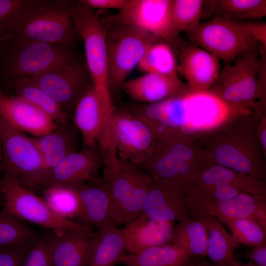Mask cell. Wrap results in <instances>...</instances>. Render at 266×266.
Here are the masks:
<instances>
[{"label":"cell","instance_id":"6da1fadb","mask_svg":"<svg viewBox=\"0 0 266 266\" xmlns=\"http://www.w3.org/2000/svg\"><path fill=\"white\" fill-rule=\"evenodd\" d=\"M77 63L71 46L9 38L0 58V80L32 77Z\"/></svg>","mask_w":266,"mask_h":266},{"label":"cell","instance_id":"7a4b0ae2","mask_svg":"<svg viewBox=\"0 0 266 266\" xmlns=\"http://www.w3.org/2000/svg\"><path fill=\"white\" fill-rule=\"evenodd\" d=\"M102 168V179L111 197L110 220L126 226L142 214L153 180L143 169L120 158Z\"/></svg>","mask_w":266,"mask_h":266},{"label":"cell","instance_id":"3957f363","mask_svg":"<svg viewBox=\"0 0 266 266\" xmlns=\"http://www.w3.org/2000/svg\"><path fill=\"white\" fill-rule=\"evenodd\" d=\"M74 3L68 0H42L22 16L10 38L72 47L78 36L71 16Z\"/></svg>","mask_w":266,"mask_h":266},{"label":"cell","instance_id":"277c9868","mask_svg":"<svg viewBox=\"0 0 266 266\" xmlns=\"http://www.w3.org/2000/svg\"><path fill=\"white\" fill-rule=\"evenodd\" d=\"M101 20L106 29L109 87L110 90H119L150 45L161 38L134 26L108 17L105 21Z\"/></svg>","mask_w":266,"mask_h":266},{"label":"cell","instance_id":"5b68a950","mask_svg":"<svg viewBox=\"0 0 266 266\" xmlns=\"http://www.w3.org/2000/svg\"><path fill=\"white\" fill-rule=\"evenodd\" d=\"M161 142L148 125L127 108L114 109L97 144L100 149L113 148L120 159L139 166Z\"/></svg>","mask_w":266,"mask_h":266},{"label":"cell","instance_id":"8992f818","mask_svg":"<svg viewBox=\"0 0 266 266\" xmlns=\"http://www.w3.org/2000/svg\"><path fill=\"white\" fill-rule=\"evenodd\" d=\"M0 189L3 196L0 210L3 213L51 229L57 236L70 231H94L90 226L56 214L43 198L23 187L15 177L2 174Z\"/></svg>","mask_w":266,"mask_h":266},{"label":"cell","instance_id":"52a82bcc","mask_svg":"<svg viewBox=\"0 0 266 266\" xmlns=\"http://www.w3.org/2000/svg\"><path fill=\"white\" fill-rule=\"evenodd\" d=\"M190 41L218 59L234 62L250 52L265 53L252 38L243 22L211 19L187 33Z\"/></svg>","mask_w":266,"mask_h":266},{"label":"cell","instance_id":"ba28073f","mask_svg":"<svg viewBox=\"0 0 266 266\" xmlns=\"http://www.w3.org/2000/svg\"><path fill=\"white\" fill-rule=\"evenodd\" d=\"M71 16L76 34L84 42L86 65L92 83L101 93L111 97L105 26L94 9L78 2L71 8Z\"/></svg>","mask_w":266,"mask_h":266},{"label":"cell","instance_id":"9c48e42d","mask_svg":"<svg viewBox=\"0 0 266 266\" xmlns=\"http://www.w3.org/2000/svg\"><path fill=\"white\" fill-rule=\"evenodd\" d=\"M2 174L18 179L31 190L42 167V160L34 138L15 129L0 116Z\"/></svg>","mask_w":266,"mask_h":266},{"label":"cell","instance_id":"30bf717a","mask_svg":"<svg viewBox=\"0 0 266 266\" xmlns=\"http://www.w3.org/2000/svg\"><path fill=\"white\" fill-rule=\"evenodd\" d=\"M183 123L181 133H193L215 127L221 120L249 112L247 107L229 103L209 90L188 89L177 95Z\"/></svg>","mask_w":266,"mask_h":266},{"label":"cell","instance_id":"8fae6325","mask_svg":"<svg viewBox=\"0 0 266 266\" xmlns=\"http://www.w3.org/2000/svg\"><path fill=\"white\" fill-rule=\"evenodd\" d=\"M259 53H247L233 65L225 66L208 90L229 103L248 108L258 93L260 71L266 57L263 54L259 58Z\"/></svg>","mask_w":266,"mask_h":266},{"label":"cell","instance_id":"7c38bea8","mask_svg":"<svg viewBox=\"0 0 266 266\" xmlns=\"http://www.w3.org/2000/svg\"><path fill=\"white\" fill-rule=\"evenodd\" d=\"M171 0H127L111 20L139 28L167 42L178 55L187 44L174 33L171 16Z\"/></svg>","mask_w":266,"mask_h":266},{"label":"cell","instance_id":"4fadbf2b","mask_svg":"<svg viewBox=\"0 0 266 266\" xmlns=\"http://www.w3.org/2000/svg\"><path fill=\"white\" fill-rule=\"evenodd\" d=\"M29 78L59 104L71 121L77 102L92 83L86 64L80 63Z\"/></svg>","mask_w":266,"mask_h":266},{"label":"cell","instance_id":"5bb4252c","mask_svg":"<svg viewBox=\"0 0 266 266\" xmlns=\"http://www.w3.org/2000/svg\"><path fill=\"white\" fill-rule=\"evenodd\" d=\"M104 159L99 145L82 146L66 156L42 177L37 189L55 186H71L97 176Z\"/></svg>","mask_w":266,"mask_h":266},{"label":"cell","instance_id":"9a60e30c","mask_svg":"<svg viewBox=\"0 0 266 266\" xmlns=\"http://www.w3.org/2000/svg\"><path fill=\"white\" fill-rule=\"evenodd\" d=\"M115 108L111 97L104 95L91 83L75 106L72 121L79 131L82 146L97 143Z\"/></svg>","mask_w":266,"mask_h":266},{"label":"cell","instance_id":"2e32d148","mask_svg":"<svg viewBox=\"0 0 266 266\" xmlns=\"http://www.w3.org/2000/svg\"><path fill=\"white\" fill-rule=\"evenodd\" d=\"M190 184L153 180L142 213L151 219L172 223L190 218L187 195Z\"/></svg>","mask_w":266,"mask_h":266},{"label":"cell","instance_id":"e0dca14e","mask_svg":"<svg viewBox=\"0 0 266 266\" xmlns=\"http://www.w3.org/2000/svg\"><path fill=\"white\" fill-rule=\"evenodd\" d=\"M266 202V196L241 193L225 200L214 201L198 194L191 184L187 203L190 217L213 216L222 222L238 218H252L257 208Z\"/></svg>","mask_w":266,"mask_h":266},{"label":"cell","instance_id":"ac0fdd59","mask_svg":"<svg viewBox=\"0 0 266 266\" xmlns=\"http://www.w3.org/2000/svg\"><path fill=\"white\" fill-rule=\"evenodd\" d=\"M0 116L15 129L36 137L52 131L58 124L36 106L0 89Z\"/></svg>","mask_w":266,"mask_h":266},{"label":"cell","instance_id":"d6986e66","mask_svg":"<svg viewBox=\"0 0 266 266\" xmlns=\"http://www.w3.org/2000/svg\"><path fill=\"white\" fill-rule=\"evenodd\" d=\"M40 151L42 167L32 190L37 189L45 174L67 155L78 150L82 142L80 133L71 120L58 124L52 131L34 137Z\"/></svg>","mask_w":266,"mask_h":266},{"label":"cell","instance_id":"ffe728a7","mask_svg":"<svg viewBox=\"0 0 266 266\" xmlns=\"http://www.w3.org/2000/svg\"><path fill=\"white\" fill-rule=\"evenodd\" d=\"M177 56L178 71L186 78L188 89L208 90L219 74V59L194 44L184 46Z\"/></svg>","mask_w":266,"mask_h":266},{"label":"cell","instance_id":"44dd1931","mask_svg":"<svg viewBox=\"0 0 266 266\" xmlns=\"http://www.w3.org/2000/svg\"><path fill=\"white\" fill-rule=\"evenodd\" d=\"M68 187L78 198L80 210L77 218L82 224L100 230L111 222V194L102 179L97 176L87 182Z\"/></svg>","mask_w":266,"mask_h":266},{"label":"cell","instance_id":"7402d4cb","mask_svg":"<svg viewBox=\"0 0 266 266\" xmlns=\"http://www.w3.org/2000/svg\"><path fill=\"white\" fill-rule=\"evenodd\" d=\"M139 104H152L177 96L188 88L179 77L156 73H146L126 81L122 87Z\"/></svg>","mask_w":266,"mask_h":266},{"label":"cell","instance_id":"603a6c76","mask_svg":"<svg viewBox=\"0 0 266 266\" xmlns=\"http://www.w3.org/2000/svg\"><path fill=\"white\" fill-rule=\"evenodd\" d=\"M191 184L198 189L226 185L242 193L252 195L266 194L264 181L251 178L215 163L198 165Z\"/></svg>","mask_w":266,"mask_h":266},{"label":"cell","instance_id":"cb8c5ba5","mask_svg":"<svg viewBox=\"0 0 266 266\" xmlns=\"http://www.w3.org/2000/svg\"><path fill=\"white\" fill-rule=\"evenodd\" d=\"M172 224L151 219L142 213L120 230L125 249L134 254L150 247L166 244L171 241Z\"/></svg>","mask_w":266,"mask_h":266},{"label":"cell","instance_id":"d4e9b609","mask_svg":"<svg viewBox=\"0 0 266 266\" xmlns=\"http://www.w3.org/2000/svg\"><path fill=\"white\" fill-rule=\"evenodd\" d=\"M98 233L70 231L53 236L51 266H86Z\"/></svg>","mask_w":266,"mask_h":266},{"label":"cell","instance_id":"484cf974","mask_svg":"<svg viewBox=\"0 0 266 266\" xmlns=\"http://www.w3.org/2000/svg\"><path fill=\"white\" fill-rule=\"evenodd\" d=\"M197 163L182 161L161 142L154 153L139 167L156 181L190 184Z\"/></svg>","mask_w":266,"mask_h":266},{"label":"cell","instance_id":"4316f807","mask_svg":"<svg viewBox=\"0 0 266 266\" xmlns=\"http://www.w3.org/2000/svg\"><path fill=\"white\" fill-rule=\"evenodd\" d=\"M201 222L207 232L206 256L216 266H238L234 258L239 243L213 216L195 218Z\"/></svg>","mask_w":266,"mask_h":266},{"label":"cell","instance_id":"83f0119b","mask_svg":"<svg viewBox=\"0 0 266 266\" xmlns=\"http://www.w3.org/2000/svg\"><path fill=\"white\" fill-rule=\"evenodd\" d=\"M266 16L265 0H205L202 18L243 22Z\"/></svg>","mask_w":266,"mask_h":266},{"label":"cell","instance_id":"f1b7e54d","mask_svg":"<svg viewBox=\"0 0 266 266\" xmlns=\"http://www.w3.org/2000/svg\"><path fill=\"white\" fill-rule=\"evenodd\" d=\"M12 95L19 97L36 106L58 124L69 121L59 104L29 77L16 78L4 83Z\"/></svg>","mask_w":266,"mask_h":266},{"label":"cell","instance_id":"f546056e","mask_svg":"<svg viewBox=\"0 0 266 266\" xmlns=\"http://www.w3.org/2000/svg\"><path fill=\"white\" fill-rule=\"evenodd\" d=\"M124 250L121 230L110 222L98 233L86 266H114Z\"/></svg>","mask_w":266,"mask_h":266},{"label":"cell","instance_id":"4dcf8cb0","mask_svg":"<svg viewBox=\"0 0 266 266\" xmlns=\"http://www.w3.org/2000/svg\"><path fill=\"white\" fill-rule=\"evenodd\" d=\"M190 257L175 244L147 248L138 253L122 255L119 262L126 266H184Z\"/></svg>","mask_w":266,"mask_h":266},{"label":"cell","instance_id":"1f68e13d","mask_svg":"<svg viewBox=\"0 0 266 266\" xmlns=\"http://www.w3.org/2000/svg\"><path fill=\"white\" fill-rule=\"evenodd\" d=\"M213 157L214 163L257 180L264 181L266 179L264 167L252 161L248 154L236 145L220 144L214 149Z\"/></svg>","mask_w":266,"mask_h":266},{"label":"cell","instance_id":"d6a6232c","mask_svg":"<svg viewBox=\"0 0 266 266\" xmlns=\"http://www.w3.org/2000/svg\"><path fill=\"white\" fill-rule=\"evenodd\" d=\"M207 232L200 221L190 217L179 221L173 228L171 241L190 257L206 256Z\"/></svg>","mask_w":266,"mask_h":266},{"label":"cell","instance_id":"836d02e7","mask_svg":"<svg viewBox=\"0 0 266 266\" xmlns=\"http://www.w3.org/2000/svg\"><path fill=\"white\" fill-rule=\"evenodd\" d=\"M139 70L178 77V62L172 47L162 39L146 50L138 65Z\"/></svg>","mask_w":266,"mask_h":266},{"label":"cell","instance_id":"e575fe53","mask_svg":"<svg viewBox=\"0 0 266 266\" xmlns=\"http://www.w3.org/2000/svg\"><path fill=\"white\" fill-rule=\"evenodd\" d=\"M40 237L24 221L0 210V247H14L29 251Z\"/></svg>","mask_w":266,"mask_h":266},{"label":"cell","instance_id":"d590c367","mask_svg":"<svg viewBox=\"0 0 266 266\" xmlns=\"http://www.w3.org/2000/svg\"><path fill=\"white\" fill-rule=\"evenodd\" d=\"M203 0H171V16L173 32H190L200 23Z\"/></svg>","mask_w":266,"mask_h":266},{"label":"cell","instance_id":"8d00e7d4","mask_svg":"<svg viewBox=\"0 0 266 266\" xmlns=\"http://www.w3.org/2000/svg\"><path fill=\"white\" fill-rule=\"evenodd\" d=\"M43 199L56 214L71 220L77 218L80 203L74 191L70 187L55 186L43 190Z\"/></svg>","mask_w":266,"mask_h":266},{"label":"cell","instance_id":"74e56055","mask_svg":"<svg viewBox=\"0 0 266 266\" xmlns=\"http://www.w3.org/2000/svg\"><path fill=\"white\" fill-rule=\"evenodd\" d=\"M223 223L228 226L239 243L252 248L266 246V232L252 218L229 220Z\"/></svg>","mask_w":266,"mask_h":266},{"label":"cell","instance_id":"f35d334b","mask_svg":"<svg viewBox=\"0 0 266 266\" xmlns=\"http://www.w3.org/2000/svg\"><path fill=\"white\" fill-rule=\"evenodd\" d=\"M42 0H0V36L9 38L18 21Z\"/></svg>","mask_w":266,"mask_h":266},{"label":"cell","instance_id":"ab89813d","mask_svg":"<svg viewBox=\"0 0 266 266\" xmlns=\"http://www.w3.org/2000/svg\"><path fill=\"white\" fill-rule=\"evenodd\" d=\"M54 233L45 234L27 253L22 266H51V250Z\"/></svg>","mask_w":266,"mask_h":266},{"label":"cell","instance_id":"60d3db41","mask_svg":"<svg viewBox=\"0 0 266 266\" xmlns=\"http://www.w3.org/2000/svg\"><path fill=\"white\" fill-rule=\"evenodd\" d=\"M192 187L203 197L214 201L231 199L242 193L232 186L226 185H217L203 189H198Z\"/></svg>","mask_w":266,"mask_h":266},{"label":"cell","instance_id":"b9f144b4","mask_svg":"<svg viewBox=\"0 0 266 266\" xmlns=\"http://www.w3.org/2000/svg\"><path fill=\"white\" fill-rule=\"evenodd\" d=\"M28 252L17 247H0V266H22Z\"/></svg>","mask_w":266,"mask_h":266},{"label":"cell","instance_id":"7bdbcfd3","mask_svg":"<svg viewBox=\"0 0 266 266\" xmlns=\"http://www.w3.org/2000/svg\"><path fill=\"white\" fill-rule=\"evenodd\" d=\"M244 24L254 40L266 51V23L260 22H243Z\"/></svg>","mask_w":266,"mask_h":266},{"label":"cell","instance_id":"ee69618b","mask_svg":"<svg viewBox=\"0 0 266 266\" xmlns=\"http://www.w3.org/2000/svg\"><path fill=\"white\" fill-rule=\"evenodd\" d=\"M127 0H80L77 2L94 9H122Z\"/></svg>","mask_w":266,"mask_h":266},{"label":"cell","instance_id":"f6af8a7d","mask_svg":"<svg viewBox=\"0 0 266 266\" xmlns=\"http://www.w3.org/2000/svg\"><path fill=\"white\" fill-rule=\"evenodd\" d=\"M241 256L258 266H266V246L254 247Z\"/></svg>","mask_w":266,"mask_h":266},{"label":"cell","instance_id":"bcb514c9","mask_svg":"<svg viewBox=\"0 0 266 266\" xmlns=\"http://www.w3.org/2000/svg\"><path fill=\"white\" fill-rule=\"evenodd\" d=\"M251 218L266 232V202L257 208Z\"/></svg>","mask_w":266,"mask_h":266},{"label":"cell","instance_id":"7dc6e473","mask_svg":"<svg viewBox=\"0 0 266 266\" xmlns=\"http://www.w3.org/2000/svg\"><path fill=\"white\" fill-rule=\"evenodd\" d=\"M184 266H216L204 257H190Z\"/></svg>","mask_w":266,"mask_h":266},{"label":"cell","instance_id":"c3c4849f","mask_svg":"<svg viewBox=\"0 0 266 266\" xmlns=\"http://www.w3.org/2000/svg\"><path fill=\"white\" fill-rule=\"evenodd\" d=\"M260 141L264 149L266 148V129L265 128L261 133Z\"/></svg>","mask_w":266,"mask_h":266},{"label":"cell","instance_id":"681fc988","mask_svg":"<svg viewBox=\"0 0 266 266\" xmlns=\"http://www.w3.org/2000/svg\"><path fill=\"white\" fill-rule=\"evenodd\" d=\"M8 38L0 36V58L3 46Z\"/></svg>","mask_w":266,"mask_h":266},{"label":"cell","instance_id":"f907efd6","mask_svg":"<svg viewBox=\"0 0 266 266\" xmlns=\"http://www.w3.org/2000/svg\"><path fill=\"white\" fill-rule=\"evenodd\" d=\"M1 176H2V174L0 171V208H1V209L2 206V204H3V196H2V194L0 189V180L1 178Z\"/></svg>","mask_w":266,"mask_h":266},{"label":"cell","instance_id":"816d5d0a","mask_svg":"<svg viewBox=\"0 0 266 266\" xmlns=\"http://www.w3.org/2000/svg\"><path fill=\"white\" fill-rule=\"evenodd\" d=\"M238 266H258L253 264L251 262H249L248 263H244V264L239 263Z\"/></svg>","mask_w":266,"mask_h":266},{"label":"cell","instance_id":"f5cc1de1","mask_svg":"<svg viewBox=\"0 0 266 266\" xmlns=\"http://www.w3.org/2000/svg\"><path fill=\"white\" fill-rule=\"evenodd\" d=\"M1 157V142H0V160Z\"/></svg>","mask_w":266,"mask_h":266}]
</instances>
